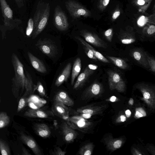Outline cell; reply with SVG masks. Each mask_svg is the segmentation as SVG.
I'll return each mask as SVG.
<instances>
[{"label": "cell", "instance_id": "cell-1", "mask_svg": "<svg viewBox=\"0 0 155 155\" xmlns=\"http://www.w3.org/2000/svg\"><path fill=\"white\" fill-rule=\"evenodd\" d=\"M11 58L15 72L12 88L14 96L18 98L24 93L22 97H26L33 94L37 85L34 84L31 76L26 71L25 74L23 65L15 54H12Z\"/></svg>", "mask_w": 155, "mask_h": 155}, {"label": "cell", "instance_id": "cell-2", "mask_svg": "<svg viewBox=\"0 0 155 155\" xmlns=\"http://www.w3.org/2000/svg\"><path fill=\"white\" fill-rule=\"evenodd\" d=\"M50 6L49 3L41 1L37 5L33 18L34 24L32 39L35 38L46 27L49 17Z\"/></svg>", "mask_w": 155, "mask_h": 155}, {"label": "cell", "instance_id": "cell-3", "mask_svg": "<svg viewBox=\"0 0 155 155\" xmlns=\"http://www.w3.org/2000/svg\"><path fill=\"white\" fill-rule=\"evenodd\" d=\"M0 3L3 25L5 29H13L21 23V20L13 19V11L6 0H0Z\"/></svg>", "mask_w": 155, "mask_h": 155}, {"label": "cell", "instance_id": "cell-4", "mask_svg": "<svg viewBox=\"0 0 155 155\" xmlns=\"http://www.w3.org/2000/svg\"><path fill=\"white\" fill-rule=\"evenodd\" d=\"M65 5L70 15L74 18L81 16L87 17L91 16V12L77 2L69 0L65 2Z\"/></svg>", "mask_w": 155, "mask_h": 155}, {"label": "cell", "instance_id": "cell-5", "mask_svg": "<svg viewBox=\"0 0 155 155\" xmlns=\"http://www.w3.org/2000/svg\"><path fill=\"white\" fill-rule=\"evenodd\" d=\"M35 45L44 54L49 57H54L58 53L57 46L50 39H40L37 41Z\"/></svg>", "mask_w": 155, "mask_h": 155}, {"label": "cell", "instance_id": "cell-6", "mask_svg": "<svg viewBox=\"0 0 155 155\" xmlns=\"http://www.w3.org/2000/svg\"><path fill=\"white\" fill-rule=\"evenodd\" d=\"M53 21L55 26L59 30L64 31L68 29L69 23L68 18L59 5L55 8Z\"/></svg>", "mask_w": 155, "mask_h": 155}, {"label": "cell", "instance_id": "cell-7", "mask_svg": "<svg viewBox=\"0 0 155 155\" xmlns=\"http://www.w3.org/2000/svg\"><path fill=\"white\" fill-rule=\"evenodd\" d=\"M109 87L111 90H116L122 92L125 89V84L120 75L117 73L111 70L108 71Z\"/></svg>", "mask_w": 155, "mask_h": 155}, {"label": "cell", "instance_id": "cell-8", "mask_svg": "<svg viewBox=\"0 0 155 155\" xmlns=\"http://www.w3.org/2000/svg\"><path fill=\"white\" fill-rule=\"evenodd\" d=\"M65 120L68 124L73 129L76 128L86 129L91 127L93 123L80 116L69 117Z\"/></svg>", "mask_w": 155, "mask_h": 155}, {"label": "cell", "instance_id": "cell-9", "mask_svg": "<svg viewBox=\"0 0 155 155\" xmlns=\"http://www.w3.org/2000/svg\"><path fill=\"white\" fill-rule=\"evenodd\" d=\"M80 34L87 42L97 47L107 48V44L95 33L82 30L81 31Z\"/></svg>", "mask_w": 155, "mask_h": 155}, {"label": "cell", "instance_id": "cell-10", "mask_svg": "<svg viewBox=\"0 0 155 155\" xmlns=\"http://www.w3.org/2000/svg\"><path fill=\"white\" fill-rule=\"evenodd\" d=\"M140 90L143 96L141 99L150 109H155V92L147 87H141Z\"/></svg>", "mask_w": 155, "mask_h": 155}, {"label": "cell", "instance_id": "cell-11", "mask_svg": "<svg viewBox=\"0 0 155 155\" xmlns=\"http://www.w3.org/2000/svg\"><path fill=\"white\" fill-rule=\"evenodd\" d=\"M97 68L96 65L92 64H89L87 66L83 71L79 75L74 85L73 89H77L81 87Z\"/></svg>", "mask_w": 155, "mask_h": 155}, {"label": "cell", "instance_id": "cell-12", "mask_svg": "<svg viewBox=\"0 0 155 155\" xmlns=\"http://www.w3.org/2000/svg\"><path fill=\"white\" fill-rule=\"evenodd\" d=\"M61 129L63 139L67 143L73 142L77 136V133L66 122L62 124Z\"/></svg>", "mask_w": 155, "mask_h": 155}, {"label": "cell", "instance_id": "cell-13", "mask_svg": "<svg viewBox=\"0 0 155 155\" xmlns=\"http://www.w3.org/2000/svg\"><path fill=\"white\" fill-rule=\"evenodd\" d=\"M52 110L54 115L65 120L69 117L68 108L62 103L54 101Z\"/></svg>", "mask_w": 155, "mask_h": 155}, {"label": "cell", "instance_id": "cell-14", "mask_svg": "<svg viewBox=\"0 0 155 155\" xmlns=\"http://www.w3.org/2000/svg\"><path fill=\"white\" fill-rule=\"evenodd\" d=\"M20 139L24 144L28 146L36 155H41L42 152L36 141L31 136L21 132Z\"/></svg>", "mask_w": 155, "mask_h": 155}, {"label": "cell", "instance_id": "cell-15", "mask_svg": "<svg viewBox=\"0 0 155 155\" xmlns=\"http://www.w3.org/2000/svg\"><path fill=\"white\" fill-rule=\"evenodd\" d=\"M103 90V87L100 83L97 82H94L84 92V97L87 99L97 97L101 94Z\"/></svg>", "mask_w": 155, "mask_h": 155}, {"label": "cell", "instance_id": "cell-16", "mask_svg": "<svg viewBox=\"0 0 155 155\" xmlns=\"http://www.w3.org/2000/svg\"><path fill=\"white\" fill-rule=\"evenodd\" d=\"M104 109V106L87 105L78 109L77 111L79 113L93 115L102 113Z\"/></svg>", "mask_w": 155, "mask_h": 155}, {"label": "cell", "instance_id": "cell-17", "mask_svg": "<svg viewBox=\"0 0 155 155\" xmlns=\"http://www.w3.org/2000/svg\"><path fill=\"white\" fill-rule=\"evenodd\" d=\"M27 54L30 62L33 68L39 72L46 73L47 69L43 62L30 52H28Z\"/></svg>", "mask_w": 155, "mask_h": 155}, {"label": "cell", "instance_id": "cell-18", "mask_svg": "<svg viewBox=\"0 0 155 155\" xmlns=\"http://www.w3.org/2000/svg\"><path fill=\"white\" fill-rule=\"evenodd\" d=\"M24 115L29 117L46 118L49 117L51 113L41 109H29L25 112Z\"/></svg>", "mask_w": 155, "mask_h": 155}, {"label": "cell", "instance_id": "cell-19", "mask_svg": "<svg viewBox=\"0 0 155 155\" xmlns=\"http://www.w3.org/2000/svg\"><path fill=\"white\" fill-rule=\"evenodd\" d=\"M33 128L36 134L42 138L48 137L51 134L49 127L45 123H36L34 124Z\"/></svg>", "mask_w": 155, "mask_h": 155}, {"label": "cell", "instance_id": "cell-20", "mask_svg": "<svg viewBox=\"0 0 155 155\" xmlns=\"http://www.w3.org/2000/svg\"><path fill=\"white\" fill-rule=\"evenodd\" d=\"M105 143L108 149L113 151L121 147L123 143V140L122 138H114L109 136L106 138Z\"/></svg>", "mask_w": 155, "mask_h": 155}, {"label": "cell", "instance_id": "cell-21", "mask_svg": "<svg viewBox=\"0 0 155 155\" xmlns=\"http://www.w3.org/2000/svg\"><path fill=\"white\" fill-rule=\"evenodd\" d=\"M54 101L62 103L68 106H72L74 104V101L67 93L64 91L58 92L54 98Z\"/></svg>", "mask_w": 155, "mask_h": 155}, {"label": "cell", "instance_id": "cell-22", "mask_svg": "<svg viewBox=\"0 0 155 155\" xmlns=\"http://www.w3.org/2000/svg\"><path fill=\"white\" fill-rule=\"evenodd\" d=\"M71 68V64L70 63H68L55 81V85L56 86L59 87L64 82L67 81L70 74Z\"/></svg>", "mask_w": 155, "mask_h": 155}, {"label": "cell", "instance_id": "cell-23", "mask_svg": "<svg viewBox=\"0 0 155 155\" xmlns=\"http://www.w3.org/2000/svg\"><path fill=\"white\" fill-rule=\"evenodd\" d=\"M75 38L79 41L83 45L90 48L93 52L95 56L100 61L105 63H110L109 60L104 57L101 53L95 50L94 48L89 44L87 42L85 41L80 37H75Z\"/></svg>", "mask_w": 155, "mask_h": 155}, {"label": "cell", "instance_id": "cell-24", "mask_svg": "<svg viewBox=\"0 0 155 155\" xmlns=\"http://www.w3.org/2000/svg\"><path fill=\"white\" fill-rule=\"evenodd\" d=\"M153 0H133V5L137 7L139 12L144 13L150 6Z\"/></svg>", "mask_w": 155, "mask_h": 155}, {"label": "cell", "instance_id": "cell-25", "mask_svg": "<svg viewBox=\"0 0 155 155\" xmlns=\"http://www.w3.org/2000/svg\"><path fill=\"white\" fill-rule=\"evenodd\" d=\"M81 60L79 58H78L74 61L73 66L71 80V85L73 84L75 79L81 71Z\"/></svg>", "mask_w": 155, "mask_h": 155}, {"label": "cell", "instance_id": "cell-26", "mask_svg": "<svg viewBox=\"0 0 155 155\" xmlns=\"http://www.w3.org/2000/svg\"><path fill=\"white\" fill-rule=\"evenodd\" d=\"M94 147V145L93 143H87L81 148L78 152V154L80 155H91L93 153Z\"/></svg>", "mask_w": 155, "mask_h": 155}, {"label": "cell", "instance_id": "cell-27", "mask_svg": "<svg viewBox=\"0 0 155 155\" xmlns=\"http://www.w3.org/2000/svg\"><path fill=\"white\" fill-rule=\"evenodd\" d=\"M107 57L117 67L123 69L127 67L126 63L122 59L111 56H107Z\"/></svg>", "mask_w": 155, "mask_h": 155}, {"label": "cell", "instance_id": "cell-28", "mask_svg": "<svg viewBox=\"0 0 155 155\" xmlns=\"http://www.w3.org/2000/svg\"><path fill=\"white\" fill-rule=\"evenodd\" d=\"M10 118L7 114L4 112L0 113V128L2 129L7 126L10 122Z\"/></svg>", "mask_w": 155, "mask_h": 155}, {"label": "cell", "instance_id": "cell-29", "mask_svg": "<svg viewBox=\"0 0 155 155\" xmlns=\"http://www.w3.org/2000/svg\"><path fill=\"white\" fill-rule=\"evenodd\" d=\"M0 150L2 155H10V150L8 143L4 140H0Z\"/></svg>", "mask_w": 155, "mask_h": 155}, {"label": "cell", "instance_id": "cell-30", "mask_svg": "<svg viewBox=\"0 0 155 155\" xmlns=\"http://www.w3.org/2000/svg\"><path fill=\"white\" fill-rule=\"evenodd\" d=\"M34 24L33 18H30L28 20L26 30L27 36H30L32 35L34 29Z\"/></svg>", "mask_w": 155, "mask_h": 155}, {"label": "cell", "instance_id": "cell-31", "mask_svg": "<svg viewBox=\"0 0 155 155\" xmlns=\"http://www.w3.org/2000/svg\"><path fill=\"white\" fill-rule=\"evenodd\" d=\"M146 115V111L142 108L137 107L135 109L134 117L136 118L137 119L144 117Z\"/></svg>", "mask_w": 155, "mask_h": 155}, {"label": "cell", "instance_id": "cell-32", "mask_svg": "<svg viewBox=\"0 0 155 155\" xmlns=\"http://www.w3.org/2000/svg\"><path fill=\"white\" fill-rule=\"evenodd\" d=\"M36 85V90L39 94L42 96L45 97L46 96L45 91L40 81H38Z\"/></svg>", "mask_w": 155, "mask_h": 155}, {"label": "cell", "instance_id": "cell-33", "mask_svg": "<svg viewBox=\"0 0 155 155\" xmlns=\"http://www.w3.org/2000/svg\"><path fill=\"white\" fill-rule=\"evenodd\" d=\"M110 0H100L98 8L101 11H104L108 5Z\"/></svg>", "mask_w": 155, "mask_h": 155}, {"label": "cell", "instance_id": "cell-34", "mask_svg": "<svg viewBox=\"0 0 155 155\" xmlns=\"http://www.w3.org/2000/svg\"><path fill=\"white\" fill-rule=\"evenodd\" d=\"M104 35L107 40L111 42L113 36V29L110 28L106 30L104 32Z\"/></svg>", "mask_w": 155, "mask_h": 155}, {"label": "cell", "instance_id": "cell-35", "mask_svg": "<svg viewBox=\"0 0 155 155\" xmlns=\"http://www.w3.org/2000/svg\"><path fill=\"white\" fill-rule=\"evenodd\" d=\"M83 46L84 51L88 57L91 59L97 60V59L95 56L93 51L88 47L84 45Z\"/></svg>", "mask_w": 155, "mask_h": 155}, {"label": "cell", "instance_id": "cell-36", "mask_svg": "<svg viewBox=\"0 0 155 155\" xmlns=\"http://www.w3.org/2000/svg\"><path fill=\"white\" fill-rule=\"evenodd\" d=\"M25 98V97H22L20 99L17 107V112H20L25 107L26 103V101Z\"/></svg>", "mask_w": 155, "mask_h": 155}, {"label": "cell", "instance_id": "cell-37", "mask_svg": "<svg viewBox=\"0 0 155 155\" xmlns=\"http://www.w3.org/2000/svg\"><path fill=\"white\" fill-rule=\"evenodd\" d=\"M121 13L120 9L117 8L113 12L111 16V20L114 21L116 20L120 16Z\"/></svg>", "mask_w": 155, "mask_h": 155}, {"label": "cell", "instance_id": "cell-38", "mask_svg": "<svg viewBox=\"0 0 155 155\" xmlns=\"http://www.w3.org/2000/svg\"><path fill=\"white\" fill-rule=\"evenodd\" d=\"M148 22L147 17L144 16H141L138 20L137 24L138 25L142 26Z\"/></svg>", "mask_w": 155, "mask_h": 155}, {"label": "cell", "instance_id": "cell-39", "mask_svg": "<svg viewBox=\"0 0 155 155\" xmlns=\"http://www.w3.org/2000/svg\"><path fill=\"white\" fill-rule=\"evenodd\" d=\"M66 152L63 151L59 147H56L51 154L53 155H64Z\"/></svg>", "mask_w": 155, "mask_h": 155}, {"label": "cell", "instance_id": "cell-40", "mask_svg": "<svg viewBox=\"0 0 155 155\" xmlns=\"http://www.w3.org/2000/svg\"><path fill=\"white\" fill-rule=\"evenodd\" d=\"M120 41L123 44H129L134 42L135 40L132 38H125L121 39Z\"/></svg>", "mask_w": 155, "mask_h": 155}, {"label": "cell", "instance_id": "cell-41", "mask_svg": "<svg viewBox=\"0 0 155 155\" xmlns=\"http://www.w3.org/2000/svg\"><path fill=\"white\" fill-rule=\"evenodd\" d=\"M147 32L149 35H152L155 32V26L150 25L147 27Z\"/></svg>", "mask_w": 155, "mask_h": 155}, {"label": "cell", "instance_id": "cell-42", "mask_svg": "<svg viewBox=\"0 0 155 155\" xmlns=\"http://www.w3.org/2000/svg\"><path fill=\"white\" fill-rule=\"evenodd\" d=\"M148 22L155 24V12L147 17Z\"/></svg>", "mask_w": 155, "mask_h": 155}, {"label": "cell", "instance_id": "cell-43", "mask_svg": "<svg viewBox=\"0 0 155 155\" xmlns=\"http://www.w3.org/2000/svg\"><path fill=\"white\" fill-rule=\"evenodd\" d=\"M126 117L124 115H121L118 117L116 120L117 123H120L125 121L126 120Z\"/></svg>", "mask_w": 155, "mask_h": 155}, {"label": "cell", "instance_id": "cell-44", "mask_svg": "<svg viewBox=\"0 0 155 155\" xmlns=\"http://www.w3.org/2000/svg\"><path fill=\"white\" fill-rule=\"evenodd\" d=\"M15 1L19 8L22 7L25 5V0H15Z\"/></svg>", "mask_w": 155, "mask_h": 155}, {"label": "cell", "instance_id": "cell-45", "mask_svg": "<svg viewBox=\"0 0 155 155\" xmlns=\"http://www.w3.org/2000/svg\"><path fill=\"white\" fill-rule=\"evenodd\" d=\"M148 150L152 155H155V147L150 146L147 148Z\"/></svg>", "mask_w": 155, "mask_h": 155}, {"label": "cell", "instance_id": "cell-46", "mask_svg": "<svg viewBox=\"0 0 155 155\" xmlns=\"http://www.w3.org/2000/svg\"><path fill=\"white\" fill-rule=\"evenodd\" d=\"M150 59L148 60L149 64L151 69L155 71V60Z\"/></svg>", "mask_w": 155, "mask_h": 155}, {"label": "cell", "instance_id": "cell-47", "mask_svg": "<svg viewBox=\"0 0 155 155\" xmlns=\"http://www.w3.org/2000/svg\"><path fill=\"white\" fill-rule=\"evenodd\" d=\"M133 56L134 58L137 60H139L141 58V54L138 51H135L133 54Z\"/></svg>", "mask_w": 155, "mask_h": 155}, {"label": "cell", "instance_id": "cell-48", "mask_svg": "<svg viewBox=\"0 0 155 155\" xmlns=\"http://www.w3.org/2000/svg\"><path fill=\"white\" fill-rule=\"evenodd\" d=\"M132 153L134 155H142L143 154L137 149L133 148L132 150Z\"/></svg>", "mask_w": 155, "mask_h": 155}, {"label": "cell", "instance_id": "cell-49", "mask_svg": "<svg viewBox=\"0 0 155 155\" xmlns=\"http://www.w3.org/2000/svg\"><path fill=\"white\" fill-rule=\"evenodd\" d=\"M119 100V99L116 97L115 96H112L107 99V101L112 102H114L118 101Z\"/></svg>", "mask_w": 155, "mask_h": 155}, {"label": "cell", "instance_id": "cell-50", "mask_svg": "<svg viewBox=\"0 0 155 155\" xmlns=\"http://www.w3.org/2000/svg\"><path fill=\"white\" fill-rule=\"evenodd\" d=\"M22 155H31L30 153L24 147L22 148Z\"/></svg>", "mask_w": 155, "mask_h": 155}, {"label": "cell", "instance_id": "cell-51", "mask_svg": "<svg viewBox=\"0 0 155 155\" xmlns=\"http://www.w3.org/2000/svg\"><path fill=\"white\" fill-rule=\"evenodd\" d=\"M125 114L127 117H130L131 115V112L129 110H127L125 111Z\"/></svg>", "mask_w": 155, "mask_h": 155}, {"label": "cell", "instance_id": "cell-52", "mask_svg": "<svg viewBox=\"0 0 155 155\" xmlns=\"http://www.w3.org/2000/svg\"><path fill=\"white\" fill-rule=\"evenodd\" d=\"M134 103V99L132 98H130V99L128 101V104L130 105H133Z\"/></svg>", "mask_w": 155, "mask_h": 155}, {"label": "cell", "instance_id": "cell-53", "mask_svg": "<svg viewBox=\"0 0 155 155\" xmlns=\"http://www.w3.org/2000/svg\"><path fill=\"white\" fill-rule=\"evenodd\" d=\"M154 9H155V3L154 4V5L153 6V10Z\"/></svg>", "mask_w": 155, "mask_h": 155}, {"label": "cell", "instance_id": "cell-54", "mask_svg": "<svg viewBox=\"0 0 155 155\" xmlns=\"http://www.w3.org/2000/svg\"><path fill=\"white\" fill-rule=\"evenodd\" d=\"M153 13L155 12V9H154V10H153Z\"/></svg>", "mask_w": 155, "mask_h": 155}]
</instances>
